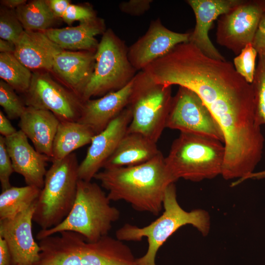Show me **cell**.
Returning <instances> with one entry per match:
<instances>
[{
    "label": "cell",
    "instance_id": "cell-23",
    "mask_svg": "<svg viewBox=\"0 0 265 265\" xmlns=\"http://www.w3.org/2000/svg\"><path fill=\"white\" fill-rule=\"evenodd\" d=\"M156 143L140 133L127 132L103 168L132 166L148 161L161 153Z\"/></svg>",
    "mask_w": 265,
    "mask_h": 265
},
{
    "label": "cell",
    "instance_id": "cell-40",
    "mask_svg": "<svg viewBox=\"0 0 265 265\" xmlns=\"http://www.w3.org/2000/svg\"><path fill=\"white\" fill-rule=\"evenodd\" d=\"M15 45L8 41L0 39V53H14Z\"/></svg>",
    "mask_w": 265,
    "mask_h": 265
},
{
    "label": "cell",
    "instance_id": "cell-20",
    "mask_svg": "<svg viewBox=\"0 0 265 265\" xmlns=\"http://www.w3.org/2000/svg\"><path fill=\"white\" fill-rule=\"evenodd\" d=\"M62 50L43 31L25 30L14 54L30 70L51 72L55 56Z\"/></svg>",
    "mask_w": 265,
    "mask_h": 265
},
{
    "label": "cell",
    "instance_id": "cell-26",
    "mask_svg": "<svg viewBox=\"0 0 265 265\" xmlns=\"http://www.w3.org/2000/svg\"><path fill=\"white\" fill-rule=\"evenodd\" d=\"M41 189L26 185L11 186L0 194V220L13 218L34 203Z\"/></svg>",
    "mask_w": 265,
    "mask_h": 265
},
{
    "label": "cell",
    "instance_id": "cell-5",
    "mask_svg": "<svg viewBox=\"0 0 265 265\" xmlns=\"http://www.w3.org/2000/svg\"><path fill=\"white\" fill-rule=\"evenodd\" d=\"M107 195L96 183L79 179L74 204L66 217L58 225L40 230V240L63 231L78 233L95 242L107 236L112 224L120 217L119 211L110 204Z\"/></svg>",
    "mask_w": 265,
    "mask_h": 265
},
{
    "label": "cell",
    "instance_id": "cell-3",
    "mask_svg": "<svg viewBox=\"0 0 265 265\" xmlns=\"http://www.w3.org/2000/svg\"><path fill=\"white\" fill-rule=\"evenodd\" d=\"M38 260L33 265H136L130 247L107 236L95 242L63 231L39 240Z\"/></svg>",
    "mask_w": 265,
    "mask_h": 265
},
{
    "label": "cell",
    "instance_id": "cell-6",
    "mask_svg": "<svg viewBox=\"0 0 265 265\" xmlns=\"http://www.w3.org/2000/svg\"><path fill=\"white\" fill-rule=\"evenodd\" d=\"M219 140L203 135L181 132L173 142L166 165L176 180L193 182L221 175L225 148Z\"/></svg>",
    "mask_w": 265,
    "mask_h": 265
},
{
    "label": "cell",
    "instance_id": "cell-18",
    "mask_svg": "<svg viewBox=\"0 0 265 265\" xmlns=\"http://www.w3.org/2000/svg\"><path fill=\"white\" fill-rule=\"evenodd\" d=\"M95 52L62 50L55 56L51 72L81 98L94 71Z\"/></svg>",
    "mask_w": 265,
    "mask_h": 265
},
{
    "label": "cell",
    "instance_id": "cell-14",
    "mask_svg": "<svg viewBox=\"0 0 265 265\" xmlns=\"http://www.w3.org/2000/svg\"><path fill=\"white\" fill-rule=\"evenodd\" d=\"M189 36L190 33H179L168 29L158 18L151 21L145 33L128 48L129 60L137 71H142L176 45L189 42Z\"/></svg>",
    "mask_w": 265,
    "mask_h": 265
},
{
    "label": "cell",
    "instance_id": "cell-27",
    "mask_svg": "<svg viewBox=\"0 0 265 265\" xmlns=\"http://www.w3.org/2000/svg\"><path fill=\"white\" fill-rule=\"evenodd\" d=\"M30 69L23 65L14 53H0V77L16 92L28 90L32 79Z\"/></svg>",
    "mask_w": 265,
    "mask_h": 265
},
{
    "label": "cell",
    "instance_id": "cell-2",
    "mask_svg": "<svg viewBox=\"0 0 265 265\" xmlns=\"http://www.w3.org/2000/svg\"><path fill=\"white\" fill-rule=\"evenodd\" d=\"M94 179L108 191L110 201L124 200L139 212L158 215L167 187L177 180L167 168L161 153L141 164L104 168Z\"/></svg>",
    "mask_w": 265,
    "mask_h": 265
},
{
    "label": "cell",
    "instance_id": "cell-29",
    "mask_svg": "<svg viewBox=\"0 0 265 265\" xmlns=\"http://www.w3.org/2000/svg\"><path fill=\"white\" fill-rule=\"evenodd\" d=\"M16 91L2 80H0V105L9 119L20 118L26 106L23 99Z\"/></svg>",
    "mask_w": 265,
    "mask_h": 265
},
{
    "label": "cell",
    "instance_id": "cell-7",
    "mask_svg": "<svg viewBox=\"0 0 265 265\" xmlns=\"http://www.w3.org/2000/svg\"><path fill=\"white\" fill-rule=\"evenodd\" d=\"M52 162L33 216V221L41 230L58 225L68 215L75 202L79 180V164L75 153Z\"/></svg>",
    "mask_w": 265,
    "mask_h": 265
},
{
    "label": "cell",
    "instance_id": "cell-30",
    "mask_svg": "<svg viewBox=\"0 0 265 265\" xmlns=\"http://www.w3.org/2000/svg\"><path fill=\"white\" fill-rule=\"evenodd\" d=\"M25 29L19 20L15 10L1 5L0 9V38L16 44Z\"/></svg>",
    "mask_w": 265,
    "mask_h": 265
},
{
    "label": "cell",
    "instance_id": "cell-15",
    "mask_svg": "<svg viewBox=\"0 0 265 265\" xmlns=\"http://www.w3.org/2000/svg\"><path fill=\"white\" fill-rule=\"evenodd\" d=\"M35 205L36 202L13 218L0 220V237L8 245L12 265H33L39 258L40 248L32 231Z\"/></svg>",
    "mask_w": 265,
    "mask_h": 265
},
{
    "label": "cell",
    "instance_id": "cell-32",
    "mask_svg": "<svg viewBox=\"0 0 265 265\" xmlns=\"http://www.w3.org/2000/svg\"><path fill=\"white\" fill-rule=\"evenodd\" d=\"M14 172L10 157L8 153L5 137L0 136V182L1 191L11 187L10 179Z\"/></svg>",
    "mask_w": 265,
    "mask_h": 265
},
{
    "label": "cell",
    "instance_id": "cell-25",
    "mask_svg": "<svg viewBox=\"0 0 265 265\" xmlns=\"http://www.w3.org/2000/svg\"><path fill=\"white\" fill-rule=\"evenodd\" d=\"M25 30L43 31L53 28L57 22L47 0H32L15 9Z\"/></svg>",
    "mask_w": 265,
    "mask_h": 265
},
{
    "label": "cell",
    "instance_id": "cell-1",
    "mask_svg": "<svg viewBox=\"0 0 265 265\" xmlns=\"http://www.w3.org/2000/svg\"><path fill=\"white\" fill-rule=\"evenodd\" d=\"M155 78L159 84L192 90L209 109L224 136V178L238 179L254 172L265 139L256 119L252 85L232 63L211 58L189 42L183 43L159 59Z\"/></svg>",
    "mask_w": 265,
    "mask_h": 265
},
{
    "label": "cell",
    "instance_id": "cell-37",
    "mask_svg": "<svg viewBox=\"0 0 265 265\" xmlns=\"http://www.w3.org/2000/svg\"><path fill=\"white\" fill-rule=\"evenodd\" d=\"M18 131L12 126L9 119L0 110V133L4 137L14 134Z\"/></svg>",
    "mask_w": 265,
    "mask_h": 265
},
{
    "label": "cell",
    "instance_id": "cell-35",
    "mask_svg": "<svg viewBox=\"0 0 265 265\" xmlns=\"http://www.w3.org/2000/svg\"><path fill=\"white\" fill-rule=\"evenodd\" d=\"M252 45L259 55L265 57V9L261 16Z\"/></svg>",
    "mask_w": 265,
    "mask_h": 265
},
{
    "label": "cell",
    "instance_id": "cell-19",
    "mask_svg": "<svg viewBox=\"0 0 265 265\" xmlns=\"http://www.w3.org/2000/svg\"><path fill=\"white\" fill-rule=\"evenodd\" d=\"M134 78L118 90L84 101L78 122L88 126L95 135L102 132L128 106Z\"/></svg>",
    "mask_w": 265,
    "mask_h": 265
},
{
    "label": "cell",
    "instance_id": "cell-16",
    "mask_svg": "<svg viewBox=\"0 0 265 265\" xmlns=\"http://www.w3.org/2000/svg\"><path fill=\"white\" fill-rule=\"evenodd\" d=\"M6 148L15 172L21 175L26 185L41 189L44 184L47 162L51 158L37 152L21 131L5 138Z\"/></svg>",
    "mask_w": 265,
    "mask_h": 265
},
{
    "label": "cell",
    "instance_id": "cell-39",
    "mask_svg": "<svg viewBox=\"0 0 265 265\" xmlns=\"http://www.w3.org/2000/svg\"><path fill=\"white\" fill-rule=\"evenodd\" d=\"M27 2L26 0H1V6L10 9L15 10Z\"/></svg>",
    "mask_w": 265,
    "mask_h": 265
},
{
    "label": "cell",
    "instance_id": "cell-31",
    "mask_svg": "<svg viewBox=\"0 0 265 265\" xmlns=\"http://www.w3.org/2000/svg\"><path fill=\"white\" fill-rule=\"evenodd\" d=\"M257 52L250 43L234 59L235 70L247 82L252 84L256 71Z\"/></svg>",
    "mask_w": 265,
    "mask_h": 265
},
{
    "label": "cell",
    "instance_id": "cell-28",
    "mask_svg": "<svg viewBox=\"0 0 265 265\" xmlns=\"http://www.w3.org/2000/svg\"><path fill=\"white\" fill-rule=\"evenodd\" d=\"M252 85L254 91L256 119L258 124L265 125V57L259 56ZM256 179L265 178V170L255 173Z\"/></svg>",
    "mask_w": 265,
    "mask_h": 265
},
{
    "label": "cell",
    "instance_id": "cell-4",
    "mask_svg": "<svg viewBox=\"0 0 265 265\" xmlns=\"http://www.w3.org/2000/svg\"><path fill=\"white\" fill-rule=\"evenodd\" d=\"M162 214L147 226L139 227L126 224L116 232V238L121 241H140L146 238L148 247L146 253L137 259L138 265H156L155 260L159 249L179 228L191 225L202 235H208L210 229L208 212L202 209L190 212L184 210L177 199L174 183L166 189Z\"/></svg>",
    "mask_w": 265,
    "mask_h": 265
},
{
    "label": "cell",
    "instance_id": "cell-38",
    "mask_svg": "<svg viewBox=\"0 0 265 265\" xmlns=\"http://www.w3.org/2000/svg\"><path fill=\"white\" fill-rule=\"evenodd\" d=\"M12 265L11 254L5 240L0 237V265Z\"/></svg>",
    "mask_w": 265,
    "mask_h": 265
},
{
    "label": "cell",
    "instance_id": "cell-36",
    "mask_svg": "<svg viewBox=\"0 0 265 265\" xmlns=\"http://www.w3.org/2000/svg\"><path fill=\"white\" fill-rule=\"evenodd\" d=\"M47 1L53 13L57 19H62L65 11L71 3L69 0H47Z\"/></svg>",
    "mask_w": 265,
    "mask_h": 265
},
{
    "label": "cell",
    "instance_id": "cell-13",
    "mask_svg": "<svg viewBox=\"0 0 265 265\" xmlns=\"http://www.w3.org/2000/svg\"><path fill=\"white\" fill-rule=\"evenodd\" d=\"M132 118L131 110L127 106L105 130L93 137L85 157L79 164V179L91 181L104 167L126 134Z\"/></svg>",
    "mask_w": 265,
    "mask_h": 265
},
{
    "label": "cell",
    "instance_id": "cell-22",
    "mask_svg": "<svg viewBox=\"0 0 265 265\" xmlns=\"http://www.w3.org/2000/svg\"><path fill=\"white\" fill-rule=\"evenodd\" d=\"M60 120L52 112L26 106L19 127L40 153L52 159V147Z\"/></svg>",
    "mask_w": 265,
    "mask_h": 265
},
{
    "label": "cell",
    "instance_id": "cell-24",
    "mask_svg": "<svg viewBox=\"0 0 265 265\" xmlns=\"http://www.w3.org/2000/svg\"><path fill=\"white\" fill-rule=\"evenodd\" d=\"M95 135L84 124L60 121L53 142L52 162L63 159L76 149L90 143Z\"/></svg>",
    "mask_w": 265,
    "mask_h": 265
},
{
    "label": "cell",
    "instance_id": "cell-9",
    "mask_svg": "<svg viewBox=\"0 0 265 265\" xmlns=\"http://www.w3.org/2000/svg\"><path fill=\"white\" fill-rule=\"evenodd\" d=\"M125 42L110 28L103 34L95 53L94 69L82 95L83 102L103 96L127 85L137 74Z\"/></svg>",
    "mask_w": 265,
    "mask_h": 265
},
{
    "label": "cell",
    "instance_id": "cell-17",
    "mask_svg": "<svg viewBox=\"0 0 265 265\" xmlns=\"http://www.w3.org/2000/svg\"><path fill=\"white\" fill-rule=\"evenodd\" d=\"M241 0H187L186 2L194 13L196 24L190 33L189 42L207 56L226 60L211 41L209 32L213 22L228 12Z\"/></svg>",
    "mask_w": 265,
    "mask_h": 265
},
{
    "label": "cell",
    "instance_id": "cell-12",
    "mask_svg": "<svg viewBox=\"0 0 265 265\" xmlns=\"http://www.w3.org/2000/svg\"><path fill=\"white\" fill-rule=\"evenodd\" d=\"M265 0H241L228 12L219 17L216 42L238 55L248 44H252Z\"/></svg>",
    "mask_w": 265,
    "mask_h": 265
},
{
    "label": "cell",
    "instance_id": "cell-34",
    "mask_svg": "<svg viewBox=\"0 0 265 265\" xmlns=\"http://www.w3.org/2000/svg\"><path fill=\"white\" fill-rule=\"evenodd\" d=\"M152 0H130L121 2L120 10L126 14L138 16L144 14L150 8Z\"/></svg>",
    "mask_w": 265,
    "mask_h": 265
},
{
    "label": "cell",
    "instance_id": "cell-21",
    "mask_svg": "<svg viewBox=\"0 0 265 265\" xmlns=\"http://www.w3.org/2000/svg\"><path fill=\"white\" fill-rule=\"evenodd\" d=\"M106 30L105 21L96 16L75 26L52 28L43 32L63 50L96 52L99 42L95 37Z\"/></svg>",
    "mask_w": 265,
    "mask_h": 265
},
{
    "label": "cell",
    "instance_id": "cell-8",
    "mask_svg": "<svg viewBox=\"0 0 265 265\" xmlns=\"http://www.w3.org/2000/svg\"><path fill=\"white\" fill-rule=\"evenodd\" d=\"M172 98L171 86L155 82L142 71L137 73L127 106L132 118L127 132L140 133L157 143L166 128Z\"/></svg>",
    "mask_w": 265,
    "mask_h": 265
},
{
    "label": "cell",
    "instance_id": "cell-10",
    "mask_svg": "<svg viewBox=\"0 0 265 265\" xmlns=\"http://www.w3.org/2000/svg\"><path fill=\"white\" fill-rule=\"evenodd\" d=\"M47 71L32 73L28 90L24 94L26 106L48 110L60 121H78L83 101Z\"/></svg>",
    "mask_w": 265,
    "mask_h": 265
},
{
    "label": "cell",
    "instance_id": "cell-11",
    "mask_svg": "<svg viewBox=\"0 0 265 265\" xmlns=\"http://www.w3.org/2000/svg\"><path fill=\"white\" fill-rule=\"evenodd\" d=\"M166 128L224 142L219 126L201 98L184 87L180 86L173 97Z\"/></svg>",
    "mask_w": 265,
    "mask_h": 265
},
{
    "label": "cell",
    "instance_id": "cell-33",
    "mask_svg": "<svg viewBox=\"0 0 265 265\" xmlns=\"http://www.w3.org/2000/svg\"><path fill=\"white\" fill-rule=\"evenodd\" d=\"M96 16L95 11L91 7L71 3L65 11L62 19L70 26L76 21L82 22Z\"/></svg>",
    "mask_w": 265,
    "mask_h": 265
}]
</instances>
